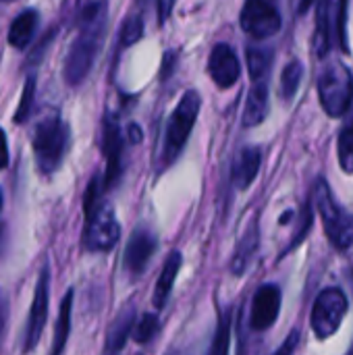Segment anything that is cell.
<instances>
[{
  "instance_id": "cell-1",
  "label": "cell",
  "mask_w": 353,
  "mask_h": 355,
  "mask_svg": "<svg viewBox=\"0 0 353 355\" xmlns=\"http://www.w3.org/2000/svg\"><path fill=\"white\" fill-rule=\"evenodd\" d=\"M106 21H108V8H92V6L81 8L77 33L69 46V52L62 64V75L67 83L79 85L89 75L104 46Z\"/></svg>"
},
{
  "instance_id": "cell-2",
  "label": "cell",
  "mask_w": 353,
  "mask_h": 355,
  "mask_svg": "<svg viewBox=\"0 0 353 355\" xmlns=\"http://www.w3.org/2000/svg\"><path fill=\"white\" fill-rule=\"evenodd\" d=\"M85 212V229H83V250L92 254L110 252L121 237V225L110 204L102 202V183L92 179L89 187L85 189L83 200Z\"/></svg>"
},
{
  "instance_id": "cell-3",
  "label": "cell",
  "mask_w": 353,
  "mask_h": 355,
  "mask_svg": "<svg viewBox=\"0 0 353 355\" xmlns=\"http://www.w3.org/2000/svg\"><path fill=\"white\" fill-rule=\"evenodd\" d=\"M69 146L71 127L56 110H50L35 123L31 133V148L35 166L42 175H54L60 168Z\"/></svg>"
},
{
  "instance_id": "cell-4",
  "label": "cell",
  "mask_w": 353,
  "mask_h": 355,
  "mask_svg": "<svg viewBox=\"0 0 353 355\" xmlns=\"http://www.w3.org/2000/svg\"><path fill=\"white\" fill-rule=\"evenodd\" d=\"M200 108H202V98L196 89H189L181 96L164 129V139H162V150H160V171L171 166L181 156L193 131V125L198 121Z\"/></svg>"
},
{
  "instance_id": "cell-5",
  "label": "cell",
  "mask_w": 353,
  "mask_h": 355,
  "mask_svg": "<svg viewBox=\"0 0 353 355\" xmlns=\"http://www.w3.org/2000/svg\"><path fill=\"white\" fill-rule=\"evenodd\" d=\"M318 96L325 112L339 119L347 112L353 100V77L347 64L339 58H331L318 77Z\"/></svg>"
},
{
  "instance_id": "cell-6",
  "label": "cell",
  "mask_w": 353,
  "mask_h": 355,
  "mask_svg": "<svg viewBox=\"0 0 353 355\" xmlns=\"http://www.w3.org/2000/svg\"><path fill=\"white\" fill-rule=\"evenodd\" d=\"M316 206L325 220L327 235L337 250H347L353 245V214H350L339 202L335 200L331 185L325 179H318L314 189Z\"/></svg>"
},
{
  "instance_id": "cell-7",
  "label": "cell",
  "mask_w": 353,
  "mask_h": 355,
  "mask_svg": "<svg viewBox=\"0 0 353 355\" xmlns=\"http://www.w3.org/2000/svg\"><path fill=\"white\" fill-rule=\"evenodd\" d=\"M241 29L254 40H268L281 31V12L275 0H246L241 15Z\"/></svg>"
},
{
  "instance_id": "cell-8",
  "label": "cell",
  "mask_w": 353,
  "mask_h": 355,
  "mask_svg": "<svg viewBox=\"0 0 353 355\" xmlns=\"http://www.w3.org/2000/svg\"><path fill=\"white\" fill-rule=\"evenodd\" d=\"M347 314V297L339 289H325L312 308V329L318 339L333 337Z\"/></svg>"
},
{
  "instance_id": "cell-9",
  "label": "cell",
  "mask_w": 353,
  "mask_h": 355,
  "mask_svg": "<svg viewBox=\"0 0 353 355\" xmlns=\"http://www.w3.org/2000/svg\"><path fill=\"white\" fill-rule=\"evenodd\" d=\"M102 152L106 156L102 189L108 191L117 185L123 173V133H121L119 116L114 112H106L102 119Z\"/></svg>"
},
{
  "instance_id": "cell-10",
  "label": "cell",
  "mask_w": 353,
  "mask_h": 355,
  "mask_svg": "<svg viewBox=\"0 0 353 355\" xmlns=\"http://www.w3.org/2000/svg\"><path fill=\"white\" fill-rule=\"evenodd\" d=\"M48 289H50V270H48V266H44L40 277H37L33 300H31V308H29V316H27L23 352L35 349L44 329H46V320H48Z\"/></svg>"
},
{
  "instance_id": "cell-11",
  "label": "cell",
  "mask_w": 353,
  "mask_h": 355,
  "mask_svg": "<svg viewBox=\"0 0 353 355\" xmlns=\"http://www.w3.org/2000/svg\"><path fill=\"white\" fill-rule=\"evenodd\" d=\"M156 248H158V239L156 235L141 227L137 231H133L131 239L127 241V248H125V256H123V266L125 270L135 279V277H141L152 260V256L156 254Z\"/></svg>"
},
{
  "instance_id": "cell-12",
  "label": "cell",
  "mask_w": 353,
  "mask_h": 355,
  "mask_svg": "<svg viewBox=\"0 0 353 355\" xmlns=\"http://www.w3.org/2000/svg\"><path fill=\"white\" fill-rule=\"evenodd\" d=\"M281 289L273 283L262 285L252 300V312H250V324L254 331H266L270 329L281 312Z\"/></svg>"
},
{
  "instance_id": "cell-13",
  "label": "cell",
  "mask_w": 353,
  "mask_h": 355,
  "mask_svg": "<svg viewBox=\"0 0 353 355\" xmlns=\"http://www.w3.org/2000/svg\"><path fill=\"white\" fill-rule=\"evenodd\" d=\"M208 71H210L212 81L221 89L233 87L241 75V64H239L235 50L229 44H216L208 58Z\"/></svg>"
},
{
  "instance_id": "cell-14",
  "label": "cell",
  "mask_w": 353,
  "mask_h": 355,
  "mask_svg": "<svg viewBox=\"0 0 353 355\" xmlns=\"http://www.w3.org/2000/svg\"><path fill=\"white\" fill-rule=\"evenodd\" d=\"M137 320V308L133 304H127L117 318L112 320V324L108 327L106 333V343H104V354H119L125 349V343L129 341L133 327Z\"/></svg>"
},
{
  "instance_id": "cell-15",
  "label": "cell",
  "mask_w": 353,
  "mask_h": 355,
  "mask_svg": "<svg viewBox=\"0 0 353 355\" xmlns=\"http://www.w3.org/2000/svg\"><path fill=\"white\" fill-rule=\"evenodd\" d=\"M260 164H262V152L260 148H243L235 162H233V185L239 189V191H246L258 177V171H260Z\"/></svg>"
},
{
  "instance_id": "cell-16",
  "label": "cell",
  "mask_w": 353,
  "mask_h": 355,
  "mask_svg": "<svg viewBox=\"0 0 353 355\" xmlns=\"http://www.w3.org/2000/svg\"><path fill=\"white\" fill-rule=\"evenodd\" d=\"M266 114H268V79H256L248 94L241 121L246 127H256L266 119Z\"/></svg>"
},
{
  "instance_id": "cell-17",
  "label": "cell",
  "mask_w": 353,
  "mask_h": 355,
  "mask_svg": "<svg viewBox=\"0 0 353 355\" xmlns=\"http://www.w3.org/2000/svg\"><path fill=\"white\" fill-rule=\"evenodd\" d=\"M181 266H183L181 252H171V256L166 258V262L162 266V272H160V277L156 281V289H154V295H152V304H154L156 310H162L169 304Z\"/></svg>"
},
{
  "instance_id": "cell-18",
  "label": "cell",
  "mask_w": 353,
  "mask_h": 355,
  "mask_svg": "<svg viewBox=\"0 0 353 355\" xmlns=\"http://www.w3.org/2000/svg\"><path fill=\"white\" fill-rule=\"evenodd\" d=\"M258 243H260L258 225L252 223V225L248 227V231L243 233V237L239 239L235 252H233L231 272H233L235 277H241V275L250 268V264H252V260H254V256H256V252H258Z\"/></svg>"
},
{
  "instance_id": "cell-19",
  "label": "cell",
  "mask_w": 353,
  "mask_h": 355,
  "mask_svg": "<svg viewBox=\"0 0 353 355\" xmlns=\"http://www.w3.org/2000/svg\"><path fill=\"white\" fill-rule=\"evenodd\" d=\"M37 21H40V15L37 10L33 8H27L23 12H19L12 23H10V29H8V44L17 50H23L29 46L33 33H35V27H37Z\"/></svg>"
},
{
  "instance_id": "cell-20",
  "label": "cell",
  "mask_w": 353,
  "mask_h": 355,
  "mask_svg": "<svg viewBox=\"0 0 353 355\" xmlns=\"http://www.w3.org/2000/svg\"><path fill=\"white\" fill-rule=\"evenodd\" d=\"M73 289H69L60 302L58 308V318H56V327H54V345H52V354L58 355L64 352L69 335H71V314H73Z\"/></svg>"
},
{
  "instance_id": "cell-21",
  "label": "cell",
  "mask_w": 353,
  "mask_h": 355,
  "mask_svg": "<svg viewBox=\"0 0 353 355\" xmlns=\"http://www.w3.org/2000/svg\"><path fill=\"white\" fill-rule=\"evenodd\" d=\"M273 67V50L262 46H250L248 48V69L252 81L256 79H268Z\"/></svg>"
},
{
  "instance_id": "cell-22",
  "label": "cell",
  "mask_w": 353,
  "mask_h": 355,
  "mask_svg": "<svg viewBox=\"0 0 353 355\" xmlns=\"http://www.w3.org/2000/svg\"><path fill=\"white\" fill-rule=\"evenodd\" d=\"M329 0L318 2V12H316V31H314V52L325 58L327 52L331 50V33H329Z\"/></svg>"
},
{
  "instance_id": "cell-23",
  "label": "cell",
  "mask_w": 353,
  "mask_h": 355,
  "mask_svg": "<svg viewBox=\"0 0 353 355\" xmlns=\"http://www.w3.org/2000/svg\"><path fill=\"white\" fill-rule=\"evenodd\" d=\"M302 77H304V64L300 60L287 62V67L281 73V96H283V100H291L298 94Z\"/></svg>"
},
{
  "instance_id": "cell-24",
  "label": "cell",
  "mask_w": 353,
  "mask_h": 355,
  "mask_svg": "<svg viewBox=\"0 0 353 355\" xmlns=\"http://www.w3.org/2000/svg\"><path fill=\"white\" fill-rule=\"evenodd\" d=\"M144 35V17L137 12L129 15L125 21H123V27H121V35H119V46L121 48H131L133 44H137Z\"/></svg>"
},
{
  "instance_id": "cell-25",
  "label": "cell",
  "mask_w": 353,
  "mask_h": 355,
  "mask_svg": "<svg viewBox=\"0 0 353 355\" xmlns=\"http://www.w3.org/2000/svg\"><path fill=\"white\" fill-rule=\"evenodd\" d=\"M35 85H37L35 75H29L25 79L23 94H21V100H19V106H17V112H15V123L17 125H23L29 119L31 110H33V104H35Z\"/></svg>"
},
{
  "instance_id": "cell-26",
  "label": "cell",
  "mask_w": 353,
  "mask_h": 355,
  "mask_svg": "<svg viewBox=\"0 0 353 355\" xmlns=\"http://www.w3.org/2000/svg\"><path fill=\"white\" fill-rule=\"evenodd\" d=\"M158 331H160L158 316L152 314V312H148V314H144L141 320L133 327V333H131V335H133V341H135V343L148 345V343H152V341L156 339Z\"/></svg>"
},
{
  "instance_id": "cell-27",
  "label": "cell",
  "mask_w": 353,
  "mask_h": 355,
  "mask_svg": "<svg viewBox=\"0 0 353 355\" xmlns=\"http://www.w3.org/2000/svg\"><path fill=\"white\" fill-rule=\"evenodd\" d=\"M339 164L345 173L353 175V125L345 127L339 135Z\"/></svg>"
},
{
  "instance_id": "cell-28",
  "label": "cell",
  "mask_w": 353,
  "mask_h": 355,
  "mask_svg": "<svg viewBox=\"0 0 353 355\" xmlns=\"http://www.w3.org/2000/svg\"><path fill=\"white\" fill-rule=\"evenodd\" d=\"M229 337H231V320H229V316H223L218 322L210 354H227L229 352Z\"/></svg>"
},
{
  "instance_id": "cell-29",
  "label": "cell",
  "mask_w": 353,
  "mask_h": 355,
  "mask_svg": "<svg viewBox=\"0 0 353 355\" xmlns=\"http://www.w3.org/2000/svg\"><path fill=\"white\" fill-rule=\"evenodd\" d=\"M347 2L350 0H341V6H339V40L343 44V48L347 50Z\"/></svg>"
},
{
  "instance_id": "cell-30",
  "label": "cell",
  "mask_w": 353,
  "mask_h": 355,
  "mask_svg": "<svg viewBox=\"0 0 353 355\" xmlns=\"http://www.w3.org/2000/svg\"><path fill=\"white\" fill-rule=\"evenodd\" d=\"M6 324H8V300H6L4 291L0 289V343L6 333Z\"/></svg>"
},
{
  "instance_id": "cell-31",
  "label": "cell",
  "mask_w": 353,
  "mask_h": 355,
  "mask_svg": "<svg viewBox=\"0 0 353 355\" xmlns=\"http://www.w3.org/2000/svg\"><path fill=\"white\" fill-rule=\"evenodd\" d=\"M156 4H158V25H164L166 21H169V17H171V12H173V4H175V0H156Z\"/></svg>"
},
{
  "instance_id": "cell-32",
  "label": "cell",
  "mask_w": 353,
  "mask_h": 355,
  "mask_svg": "<svg viewBox=\"0 0 353 355\" xmlns=\"http://www.w3.org/2000/svg\"><path fill=\"white\" fill-rule=\"evenodd\" d=\"M8 166V141L4 129H0V171Z\"/></svg>"
},
{
  "instance_id": "cell-33",
  "label": "cell",
  "mask_w": 353,
  "mask_h": 355,
  "mask_svg": "<svg viewBox=\"0 0 353 355\" xmlns=\"http://www.w3.org/2000/svg\"><path fill=\"white\" fill-rule=\"evenodd\" d=\"M295 345H298V333H293V335L287 339V343L279 349V354H289L291 349H295Z\"/></svg>"
},
{
  "instance_id": "cell-34",
  "label": "cell",
  "mask_w": 353,
  "mask_h": 355,
  "mask_svg": "<svg viewBox=\"0 0 353 355\" xmlns=\"http://www.w3.org/2000/svg\"><path fill=\"white\" fill-rule=\"evenodd\" d=\"M129 135H131V141H139V137H141L139 129H137V127H133V125H131V129H129Z\"/></svg>"
},
{
  "instance_id": "cell-35",
  "label": "cell",
  "mask_w": 353,
  "mask_h": 355,
  "mask_svg": "<svg viewBox=\"0 0 353 355\" xmlns=\"http://www.w3.org/2000/svg\"><path fill=\"white\" fill-rule=\"evenodd\" d=\"M312 2H314V0H300V6H298V10H300V12H306V10H308V6H310Z\"/></svg>"
},
{
  "instance_id": "cell-36",
  "label": "cell",
  "mask_w": 353,
  "mask_h": 355,
  "mask_svg": "<svg viewBox=\"0 0 353 355\" xmlns=\"http://www.w3.org/2000/svg\"><path fill=\"white\" fill-rule=\"evenodd\" d=\"M85 4H96V6H108V0H85Z\"/></svg>"
},
{
  "instance_id": "cell-37",
  "label": "cell",
  "mask_w": 353,
  "mask_h": 355,
  "mask_svg": "<svg viewBox=\"0 0 353 355\" xmlns=\"http://www.w3.org/2000/svg\"><path fill=\"white\" fill-rule=\"evenodd\" d=\"M4 231H6V227H4V223L0 220V248H2V239H4Z\"/></svg>"
},
{
  "instance_id": "cell-38",
  "label": "cell",
  "mask_w": 353,
  "mask_h": 355,
  "mask_svg": "<svg viewBox=\"0 0 353 355\" xmlns=\"http://www.w3.org/2000/svg\"><path fill=\"white\" fill-rule=\"evenodd\" d=\"M137 2H139V6H144V4H148L150 0H137Z\"/></svg>"
},
{
  "instance_id": "cell-39",
  "label": "cell",
  "mask_w": 353,
  "mask_h": 355,
  "mask_svg": "<svg viewBox=\"0 0 353 355\" xmlns=\"http://www.w3.org/2000/svg\"><path fill=\"white\" fill-rule=\"evenodd\" d=\"M0 210H2V189H0Z\"/></svg>"
}]
</instances>
